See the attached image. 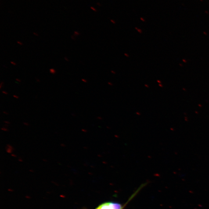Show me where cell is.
<instances>
[{
	"instance_id": "obj_10",
	"label": "cell",
	"mask_w": 209,
	"mask_h": 209,
	"mask_svg": "<svg viewBox=\"0 0 209 209\" xmlns=\"http://www.w3.org/2000/svg\"><path fill=\"white\" fill-rule=\"evenodd\" d=\"M71 38L73 40V41H75V40H76V36H74V34H73V35L71 36Z\"/></svg>"
},
{
	"instance_id": "obj_3",
	"label": "cell",
	"mask_w": 209,
	"mask_h": 209,
	"mask_svg": "<svg viewBox=\"0 0 209 209\" xmlns=\"http://www.w3.org/2000/svg\"><path fill=\"white\" fill-rule=\"evenodd\" d=\"M49 72L51 74L54 75L56 74L57 73L56 70H55L54 68H51L50 69Z\"/></svg>"
},
{
	"instance_id": "obj_30",
	"label": "cell",
	"mask_w": 209,
	"mask_h": 209,
	"mask_svg": "<svg viewBox=\"0 0 209 209\" xmlns=\"http://www.w3.org/2000/svg\"><path fill=\"white\" fill-rule=\"evenodd\" d=\"M43 161H46V162L47 161V159H43Z\"/></svg>"
},
{
	"instance_id": "obj_4",
	"label": "cell",
	"mask_w": 209,
	"mask_h": 209,
	"mask_svg": "<svg viewBox=\"0 0 209 209\" xmlns=\"http://www.w3.org/2000/svg\"><path fill=\"white\" fill-rule=\"evenodd\" d=\"M1 129L2 130V131H6V132H9V130L7 128L5 127H3L1 128Z\"/></svg>"
},
{
	"instance_id": "obj_28",
	"label": "cell",
	"mask_w": 209,
	"mask_h": 209,
	"mask_svg": "<svg viewBox=\"0 0 209 209\" xmlns=\"http://www.w3.org/2000/svg\"><path fill=\"white\" fill-rule=\"evenodd\" d=\"M3 67L5 68H8L7 66H5V65H3Z\"/></svg>"
},
{
	"instance_id": "obj_6",
	"label": "cell",
	"mask_w": 209,
	"mask_h": 209,
	"mask_svg": "<svg viewBox=\"0 0 209 209\" xmlns=\"http://www.w3.org/2000/svg\"><path fill=\"white\" fill-rule=\"evenodd\" d=\"M90 9L94 11L95 12H97V10L96 9H95V8L93 7H92L91 6L90 7Z\"/></svg>"
},
{
	"instance_id": "obj_23",
	"label": "cell",
	"mask_w": 209,
	"mask_h": 209,
	"mask_svg": "<svg viewBox=\"0 0 209 209\" xmlns=\"http://www.w3.org/2000/svg\"><path fill=\"white\" fill-rule=\"evenodd\" d=\"M136 29H137V30L140 33H142V30H140V29H138V28H136Z\"/></svg>"
},
{
	"instance_id": "obj_14",
	"label": "cell",
	"mask_w": 209,
	"mask_h": 209,
	"mask_svg": "<svg viewBox=\"0 0 209 209\" xmlns=\"http://www.w3.org/2000/svg\"><path fill=\"white\" fill-rule=\"evenodd\" d=\"M33 34H34V35L38 37L39 36V34L37 33L34 32V33H33Z\"/></svg>"
},
{
	"instance_id": "obj_22",
	"label": "cell",
	"mask_w": 209,
	"mask_h": 209,
	"mask_svg": "<svg viewBox=\"0 0 209 209\" xmlns=\"http://www.w3.org/2000/svg\"><path fill=\"white\" fill-rule=\"evenodd\" d=\"M140 19H141V20L142 21H143V22H145V19L144 18H142V17L141 18H140Z\"/></svg>"
},
{
	"instance_id": "obj_29",
	"label": "cell",
	"mask_w": 209,
	"mask_h": 209,
	"mask_svg": "<svg viewBox=\"0 0 209 209\" xmlns=\"http://www.w3.org/2000/svg\"><path fill=\"white\" fill-rule=\"evenodd\" d=\"M5 127H9V126L8 125V124H5Z\"/></svg>"
},
{
	"instance_id": "obj_2",
	"label": "cell",
	"mask_w": 209,
	"mask_h": 209,
	"mask_svg": "<svg viewBox=\"0 0 209 209\" xmlns=\"http://www.w3.org/2000/svg\"><path fill=\"white\" fill-rule=\"evenodd\" d=\"M5 149H6V152L8 153H10V154L12 153L14 150H15L14 148L10 144H8L6 145Z\"/></svg>"
},
{
	"instance_id": "obj_18",
	"label": "cell",
	"mask_w": 209,
	"mask_h": 209,
	"mask_svg": "<svg viewBox=\"0 0 209 209\" xmlns=\"http://www.w3.org/2000/svg\"><path fill=\"white\" fill-rule=\"evenodd\" d=\"M35 79L37 82L40 83V82H41V80H40L38 78H35Z\"/></svg>"
},
{
	"instance_id": "obj_11",
	"label": "cell",
	"mask_w": 209,
	"mask_h": 209,
	"mask_svg": "<svg viewBox=\"0 0 209 209\" xmlns=\"http://www.w3.org/2000/svg\"><path fill=\"white\" fill-rule=\"evenodd\" d=\"M13 97L15 98V99H19V96H18V95H13Z\"/></svg>"
},
{
	"instance_id": "obj_21",
	"label": "cell",
	"mask_w": 209,
	"mask_h": 209,
	"mask_svg": "<svg viewBox=\"0 0 209 209\" xmlns=\"http://www.w3.org/2000/svg\"><path fill=\"white\" fill-rule=\"evenodd\" d=\"M18 160L20 162H23V159L22 158L20 157L19 158Z\"/></svg>"
},
{
	"instance_id": "obj_20",
	"label": "cell",
	"mask_w": 209,
	"mask_h": 209,
	"mask_svg": "<svg viewBox=\"0 0 209 209\" xmlns=\"http://www.w3.org/2000/svg\"><path fill=\"white\" fill-rule=\"evenodd\" d=\"M11 156H13V157H17V156L16 155H15V154H13V153H12V154H11Z\"/></svg>"
},
{
	"instance_id": "obj_27",
	"label": "cell",
	"mask_w": 209,
	"mask_h": 209,
	"mask_svg": "<svg viewBox=\"0 0 209 209\" xmlns=\"http://www.w3.org/2000/svg\"><path fill=\"white\" fill-rule=\"evenodd\" d=\"M110 21H111L112 22H113V24H115L116 22H115V21H113V20H112V19H111V20H110Z\"/></svg>"
},
{
	"instance_id": "obj_1",
	"label": "cell",
	"mask_w": 209,
	"mask_h": 209,
	"mask_svg": "<svg viewBox=\"0 0 209 209\" xmlns=\"http://www.w3.org/2000/svg\"><path fill=\"white\" fill-rule=\"evenodd\" d=\"M125 206L118 203L108 202L102 203L95 209H123Z\"/></svg>"
},
{
	"instance_id": "obj_19",
	"label": "cell",
	"mask_w": 209,
	"mask_h": 209,
	"mask_svg": "<svg viewBox=\"0 0 209 209\" xmlns=\"http://www.w3.org/2000/svg\"><path fill=\"white\" fill-rule=\"evenodd\" d=\"M60 146H61L62 147H65L66 146V145L64 144L63 143H61L60 144Z\"/></svg>"
},
{
	"instance_id": "obj_8",
	"label": "cell",
	"mask_w": 209,
	"mask_h": 209,
	"mask_svg": "<svg viewBox=\"0 0 209 209\" xmlns=\"http://www.w3.org/2000/svg\"><path fill=\"white\" fill-rule=\"evenodd\" d=\"M10 63L11 64L13 65V66H16V65H17V64L15 63V62L14 61H11Z\"/></svg>"
},
{
	"instance_id": "obj_15",
	"label": "cell",
	"mask_w": 209,
	"mask_h": 209,
	"mask_svg": "<svg viewBox=\"0 0 209 209\" xmlns=\"http://www.w3.org/2000/svg\"><path fill=\"white\" fill-rule=\"evenodd\" d=\"M16 81H18V82L19 83H21V80L19 78H16Z\"/></svg>"
},
{
	"instance_id": "obj_13",
	"label": "cell",
	"mask_w": 209,
	"mask_h": 209,
	"mask_svg": "<svg viewBox=\"0 0 209 209\" xmlns=\"http://www.w3.org/2000/svg\"><path fill=\"white\" fill-rule=\"evenodd\" d=\"M2 93L5 94V95H7L8 94V92H7V91H2Z\"/></svg>"
},
{
	"instance_id": "obj_17",
	"label": "cell",
	"mask_w": 209,
	"mask_h": 209,
	"mask_svg": "<svg viewBox=\"0 0 209 209\" xmlns=\"http://www.w3.org/2000/svg\"><path fill=\"white\" fill-rule=\"evenodd\" d=\"M4 122H5V124H11V122L8 121H4Z\"/></svg>"
},
{
	"instance_id": "obj_26",
	"label": "cell",
	"mask_w": 209,
	"mask_h": 209,
	"mask_svg": "<svg viewBox=\"0 0 209 209\" xmlns=\"http://www.w3.org/2000/svg\"><path fill=\"white\" fill-rule=\"evenodd\" d=\"M3 113H5V114H6V115L9 114V113H7V112H6L4 111L3 112Z\"/></svg>"
},
{
	"instance_id": "obj_16",
	"label": "cell",
	"mask_w": 209,
	"mask_h": 209,
	"mask_svg": "<svg viewBox=\"0 0 209 209\" xmlns=\"http://www.w3.org/2000/svg\"><path fill=\"white\" fill-rule=\"evenodd\" d=\"M23 124H24V125H25L26 126H30V124H29L27 122H23Z\"/></svg>"
},
{
	"instance_id": "obj_7",
	"label": "cell",
	"mask_w": 209,
	"mask_h": 209,
	"mask_svg": "<svg viewBox=\"0 0 209 209\" xmlns=\"http://www.w3.org/2000/svg\"><path fill=\"white\" fill-rule=\"evenodd\" d=\"M4 84V82L3 81H1V83H0V89H2V87H3Z\"/></svg>"
},
{
	"instance_id": "obj_5",
	"label": "cell",
	"mask_w": 209,
	"mask_h": 209,
	"mask_svg": "<svg viewBox=\"0 0 209 209\" xmlns=\"http://www.w3.org/2000/svg\"><path fill=\"white\" fill-rule=\"evenodd\" d=\"M80 34V33L77 31H75L74 33V35L75 36H79Z\"/></svg>"
},
{
	"instance_id": "obj_9",
	"label": "cell",
	"mask_w": 209,
	"mask_h": 209,
	"mask_svg": "<svg viewBox=\"0 0 209 209\" xmlns=\"http://www.w3.org/2000/svg\"><path fill=\"white\" fill-rule=\"evenodd\" d=\"M17 43L18 44H19V45H23V43L21 42V41H17Z\"/></svg>"
},
{
	"instance_id": "obj_25",
	"label": "cell",
	"mask_w": 209,
	"mask_h": 209,
	"mask_svg": "<svg viewBox=\"0 0 209 209\" xmlns=\"http://www.w3.org/2000/svg\"><path fill=\"white\" fill-rule=\"evenodd\" d=\"M82 81H83V82H84V83H87V80H85V79H82Z\"/></svg>"
},
{
	"instance_id": "obj_12",
	"label": "cell",
	"mask_w": 209,
	"mask_h": 209,
	"mask_svg": "<svg viewBox=\"0 0 209 209\" xmlns=\"http://www.w3.org/2000/svg\"><path fill=\"white\" fill-rule=\"evenodd\" d=\"M64 59L67 62H69L70 61V60H69V58L67 57H64Z\"/></svg>"
},
{
	"instance_id": "obj_24",
	"label": "cell",
	"mask_w": 209,
	"mask_h": 209,
	"mask_svg": "<svg viewBox=\"0 0 209 209\" xmlns=\"http://www.w3.org/2000/svg\"><path fill=\"white\" fill-rule=\"evenodd\" d=\"M96 4H97V5H98V6H102V5H101V4L100 3H99V2L96 3Z\"/></svg>"
}]
</instances>
